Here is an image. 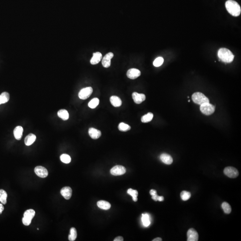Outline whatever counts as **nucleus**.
Segmentation results:
<instances>
[{"label":"nucleus","instance_id":"f257e3e1","mask_svg":"<svg viewBox=\"0 0 241 241\" xmlns=\"http://www.w3.org/2000/svg\"><path fill=\"white\" fill-rule=\"evenodd\" d=\"M226 7L228 12L234 17H237L241 14V7L236 1L228 0L226 2Z\"/></svg>","mask_w":241,"mask_h":241},{"label":"nucleus","instance_id":"f03ea898","mask_svg":"<svg viewBox=\"0 0 241 241\" xmlns=\"http://www.w3.org/2000/svg\"><path fill=\"white\" fill-rule=\"evenodd\" d=\"M218 55L221 60L226 63H231L234 57L232 52L226 48H220L218 51Z\"/></svg>","mask_w":241,"mask_h":241},{"label":"nucleus","instance_id":"7ed1b4c3","mask_svg":"<svg viewBox=\"0 0 241 241\" xmlns=\"http://www.w3.org/2000/svg\"><path fill=\"white\" fill-rule=\"evenodd\" d=\"M192 100L195 103L201 105L205 103H209L208 98L201 93L197 92L192 95Z\"/></svg>","mask_w":241,"mask_h":241},{"label":"nucleus","instance_id":"20e7f679","mask_svg":"<svg viewBox=\"0 0 241 241\" xmlns=\"http://www.w3.org/2000/svg\"><path fill=\"white\" fill-rule=\"evenodd\" d=\"M36 212L33 209H30L26 210L24 213L23 218V223L25 226H28L31 224L32 219L35 217Z\"/></svg>","mask_w":241,"mask_h":241},{"label":"nucleus","instance_id":"39448f33","mask_svg":"<svg viewBox=\"0 0 241 241\" xmlns=\"http://www.w3.org/2000/svg\"><path fill=\"white\" fill-rule=\"evenodd\" d=\"M215 106L209 103H205L200 106V110L201 112L206 115L212 114L215 111Z\"/></svg>","mask_w":241,"mask_h":241},{"label":"nucleus","instance_id":"423d86ee","mask_svg":"<svg viewBox=\"0 0 241 241\" xmlns=\"http://www.w3.org/2000/svg\"><path fill=\"white\" fill-rule=\"evenodd\" d=\"M93 92V89L92 87H87L81 90L78 96L80 99L82 100H86L91 96Z\"/></svg>","mask_w":241,"mask_h":241},{"label":"nucleus","instance_id":"0eeeda50","mask_svg":"<svg viewBox=\"0 0 241 241\" xmlns=\"http://www.w3.org/2000/svg\"><path fill=\"white\" fill-rule=\"evenodd\" d=\"M224 173L225 175L231 178L237 177L239 175L237 170L232 167H228L225 168L224 170Z\"/></svg>","mask_w":241,"mask_h":241},{"label":"nucleus","instance_id":"6e6552de","mask_svg":"<svg viewBox=\"0 0 241 241\" xmlns=\"http://www.w3.org/2000/svg\"><path fill=\"white\" fill-rule=\"evenodd\" d=\"M126 172V169L124 167L120 165H117L112 168L111 174L113 176H121Z\"/></svg>","mask_w":241,"mask_h":241},{"label":"nucleus","instance_id":"1a4fd4ad","mask_svg":"<svg viewBox=\"0 0 241 241\" xmlns=\"http://www.w3.org/2000/svg\"><path fill=\"white\" fill-rule=\"evenodd\" d=\"M35 172L38 176L43 178L46 177L48 175L47 170L42 166H37L35 168Z\"/></svg>","mask_w":241,"mask_h":241},{"label":"nucleus","instance_id":"9d476101","mask_svg":"<svg viewBox=\"0 0 241 241\" xmlns=\"http://www.w3.org/2000/svg\"><path fill=\"white\" fill-rule=\"evenodd\" d=\"M188 241H197L199 235L197 231L193 228L190 229L187 232Z\"/></svg>","mask_w":241,"mask_h":241},{"label":"nucleus","instance_id":"9b49d317","mask_svg":"<svg viewBox=\"0 0 241 241\" xmlns=\"http://www.w3.org/2000/svg\"><path fill=\"white\" fill-rule=\"evenodd\" d=\"M113 54L112 52L108 53L105 55L102 60V65L105 68H108L110 66L111 60L113 57Z\"/></svg>","mask_w":241,"mask_h":241},{"label":"nucleus","instance_id":"f8f14e48","mask_svg":"<svg viewBox=\"0 0 241 241\" xmlns=\"http://www.w3.org/2000/svg\"><path fill=\"white\" fill-rule=\"evenodd\" d=\"M126 75L128 78L134 80L141 75V72L139 70L136 68H131L127 71Z\"/></svg>","mask_w":241,"mask_h":241},{"label":"nucleus","instance_id":"ddd939ff","mask_svg":"<svg viewBox=\"0 0 241 241\" xmlns=\"http://www.w3.org/2000/svg\"><path fill=\"white\" fill-rule=\"evenodd\" d=\"M132 98L135 103L140 104L145 101L146 96L144 94H138L136 92H134L132 94Z\"/></svg>","mask_w":241,"mask_h":241},{"label":"nucleus","instance_id":"4468645a","mask_svg":"<svg viewBox=\"0 0 241 241\" xmlns=\"http://www.w3.org/2000/svg\"><path fill=\"white\" fill-rule=\"evenodd\" d=\"M72 189L70 187H65L61 189L60 193L65 199L69 200L72 196Z\"/></svg>","mask_w":241,"mask_h":241},{"label":"nucleus","instance_id":"2eb2a0df","mask_svg":"<svg viewBox=\"0 0 241 241\" xmlns=\"http://www.w3.org/2000/svg\"><path fill=\"white\" fill-rule=\"evenodd\" d=\"M89 134L90 137L94 139H99L102 135L101 131L94 128H89Z\"/></svg>","mask_w":241,"mask_h":241},{"label":"nucleus","instance_id":"dca6fc26","mask_svg":"<svg viewBox=\"0 0 241 241\" xmlns=\"http://www.w3.org/2000/svg\"><path fill=\"white\" fill-rule=\"evenodd\" d=\"M102 58V53L99 52L94 53L93 54V56L90 60V63L92 65H95L98 64L101 61Z\"/></svg>","mask_w":241,"mask_h":241},{"label":"nucleus","instance_id":"f3484780","mask_svg":"<svg viewBox=\"0 0 241 241\" xmlns=\"http://www.w3.org/2000/svg\"><path fill=\"white\" fill-rule=\"evenodd\" d=\"M161 160L166 164L170 165L173 162V159L169 155L166 153L162 154L160 156Z\"/></svg>","mask_w":241,"mask_h":241},{"label":"nucleus","instance_id":"a211bd4d","mask_svg":"<svg viewBox=\"0 0 241 241\" xmlns=\"http://www.w3.org/2000/svg\"><path fill=\"white\" fill-rule=\"evenodd\" d=\"M23 129L21 126H17L15 128L14 131V134L15 138L17 140H20L23 136Z\"/></svg>","mask_w":241,"mask_h":241},{"label":"nucleus","instance_id":"6ab92c4d","mask_svg":"<svg viewBox=\"0 0 241 241\" xmlns=\"http://www.w3.org/2000/svg\"><path fill=\"white\" fill-rule=\"evenodd\" d=\"M36 139V136L33 134H30L25 139L24 142L25 145L27 146L32 145Z\"/></svg>","mask_w":241,"mask_h":241},{"label":"nucleus","instance_id":"aec40b11","mask_svg":"<svg viewBox=\"0 0 241 241\" xmlns=\"http://www.w3.org/2000/svg\"><path fill=\"white\" fill-rule=\"evenodd\" d=\"M111 103L115 107H120L122 104V102L120 98L117 96H113L110 98Z\"/></svg>","mask_w":241,"mask_h":241},{"label":"nucleus","instance_id":"412c9836","mask_svg":"<svg viewBox=\"0 0 241 241\" xmlns=\"http://www.w3.org/2000/svg\"><path fill=\"white\" fill-rule=\"evenodd\" d=\"M97 205L99 208L104 210H108L111 208L110 204L105 200H102L98 201Z\"/></svg>","mask_w":241,"mask_h":241},{"label":"nucleus","instance_id":"4be33fe9","mask_svg":"<svg viewBox=\"0 0 241 241\" xmlns=\"http://www.w3.org/2000/svg\"><path fill=\"white\" fill-rule=\"evenodd\" d=\"M58 116L64 120H66L69 118V113L65 110H60L58 112Z\"/></svg>","mask_w":241,"mask_h":241},{"label":"nucleus","instance_id":"5701e85b","mask_svg":"<svg viewBox=\"0 0 241 241\" xmlns=\"http://www.w3.org/2000/svg\"><path fill=\"white\" fill-rule=\"evenodd\" d=\"M10 96L7 92H3L0 95V105L5 104L9 101Z\"/></svg>","mask_w":241,"mask_h":241},{"label":"nucleus","instance_id":"b1692460","mask_svg":"<svg viewBox=\"0 0 241 241\" xmlns=\"http://www.w3.org/2000/svg\"><path fill=\"white\" fill-rule=\"evenodd\" d=\"M142 224L144 226H148L150 224V216L149 214L147 213L142 214Z\"/></svg>","mask_w":241,"mask_h":241},{"label":"nucleus","instance_id":"393cba45","mask_svg":"<svg viewBox=\"0 0 241 241\" xmlns=\"http://www.w3.org/2000/svg\"><path fill=\"white\" fill-rule=\"evenodd\" d=\"M153 114L152 113H148L146 115L142 116L141 118V121L143 123H147L150 122L153 118Z\"/></svg>","mask_w":241,"mask_h":241},{"label":"nucleus","instance_id":"a878e982","mask_svg":"<svg viewBox=\"0 0 241 241\" xmlns=\"http://www.w3.org/2000/svg\"><path fill=\"white\" fill-rule=\"evenodd\" d=\"M7 194L5 190L0 189V202L4 205H6L7 203Z\"/></svg>","mask_w":241,"mask_h":241},{"label":"nucleus","instance_id":"bb28decb","mask_svg":"<svg viewBox=\"0 0 241 241\" xmlns=\"http://www.w3.org/2000/svg\"><path fill=\"white\" fill-rule=\"evenodd\" d=\"M70 234L68 236V239L70 241H74L77 237V234L75 228L74 227L71 228L70 229Z\"/></svg>","mask_w":241,"mask_h":241},{"label":"nucleus","instance_id":"cd10ccee","mask_svg":"<svg viewBox=\"0 0 241 241\" xmlns=\"http://www.w3.org/2000/svg\"><path fill=\"white\" fill-rule=\"evenodd\" d=\"M99 102H100V101L98 98H94L90 101L89 102L88 104V105H89V107L91 109H95L99 105Z\"/></svg>","mask_w":241,"mask_h":241},{"label":"nucleus","instance_id":"c85d7f7f","mask_svg":"<svg viewBox=\"0 0 241 241\" xmlns=\"http://www.w3.org/2000/svg\"><path fill=\"white\" fill-rule=\"evenodd\" d=\"M127 193L132 197L133 200L134 201H135V202L137 201V200H138L137 197H138V192L137 190L133 189H129L127 190Z\"/></svg>","mask_w":241,"mask_h":241},{"label":"nucleus","instance_id":"c756f323","mask_svg":"<svg viewBox=\"0 0 241 241\" xmlns=\"http://www.w3.org/2000/svg\"><path fill=\"white\" fill-rule=\"evenodd\" d=\"M131 127L128 124L121 123L119 124L118 129L120 131L123 132H126L131 130Z\"/></svg>","mask_w":241,"mask_h":241},{"label":"nucleus","instance_id":"7c9ffc66","mask_svg":"<svg viewBox=\"0 0 241 241\" xmlns=\"http://www.w3.org/2000/svg\"><path fill=\"white\" fill-rule=\"evenodd\" d=\"M222 208L224 210V212L227 214H229L231 212V208L230 205L227 202H223L221 205Z\"/></svg>","mask_w":241,"mask_h":241},{"label":"nucleus","instance_id":"2f4dec72","mask_svg":"<svg viewBox=\"0 0 241 241\" xmlns=\"http://www.w3.org/2000/svg\"><path fill=\"white\" fill-rule=\"evenodd\" d=\"M60 159L61 160L62 162L65 163H70L71 161V158L68 155L66 154H64L60 157Z\"/></svg>","mask_w":241,"mask_h":241},{"label":"nucleus","instance_id":"473e14b6","mask_svg":"<svg viewBox=\"0 0 241 241\" xmlns=\"http://www.w3.org/2000/svg\"><path fill=\"white\" fill-rule=\"evenodd\" d=\"M191 196V194L190 192L186 191H183L181 192V194H180V197H181L182 200L184 201L189 199Z\"/></svg>","mask_w":241,"mask_h":241},{"label":"nucleus","instance_id":"72a5a7b5","mask_svg":"<svg viewBox=\"0 0 241 241\" xmlns=\"http://www.w3.org/2000/svg\"><path fill=\"white\" fill-rule=\"evenodd\" d=\"M163 62H164V59L163 57H158L154 61V66L155 67H159L160 66L163 65Z\"/></svg>","mask_w":241,"mask_h":241},{"label":"nucleus","instance_id":"f704fd0d","mask_svg":"<svg viewBox=\"0 0 241 241\" xmlns=\"http://www.w3.org/2000/svg\"><path fill=\"white\" fill-rule=\"evenodd\" d=\"M124 240L122 236H118L116 237L115 239H114V241H123Z\"/></svg>","mask_w":241,"mask_h":241},{"label":"nucleus","instance_id":"c9c22d12","mask_svg":"<svg viewBox=\"0 0 241 241\" xmlns=\"http://www.w3.org/2000/svg\"><path fill=\"white\" fill-rule=\"evenodd\" d=\"M150 193L152 196H154V195L157 194V191L154 189L150 190Z\"/></svg>","mask_w":241,"mask_h":241},{"label":"nucleus","instance_id":"e433bc0d","mask_svg":"<svg viewBox=\"0 0 241 241\" xmlns=\"http://www.w3.org/2000/svg\"><path fill=\"white\" fill-rule=\"evenodd\" d=\"M4 209V207L2 204L0 203V214H1L2 213L3 210Z\"/></svg>","mask_w":241,"mask_h":241},{"label":"nucleus","instance_id":"4c0bfd02","mask_svg":"<svg viewBox=\"0 0 241 241\" xmlns=\"http://www.w3.org/2000/svg\"><path fill=\"white\" fill-rule=\"evenodd\" d=\"M159 196L157 195V194H156V195H154V196H152V199L155 201H157L158 200V198H159Z\"/></svg>","mask_w":241,"mask_h":241},{"label":"nucleus","instance_id":"58836bf2","mask_svg":"<svg viewBox=\"0 0 241 241\" xmlns=\"http://www.w3.org/2000/svg\"><path fill=\"white\" fill-rule=\"evenodd\" d=\"M163 200H164V197L163 196H159L158 200L160 201H162Z\"/></svg>","mask_w":241,"mask_h":241},{"label":"nucleus","instance_id":"ea45409f","mask_svg":"<svg viewBox=\"0 0 241 241\" xmlns=\"http://www.w3.org/2000/svg\"><path fill=\"white\" fill-rule=\"evenodd\" d=\"M153 241H162V239L160 237H157V238H155L154 239L152 240Z\"/></svg>","mask_w":241,"mask_h":241},{"label":"nucleus","instance_id":"a19ab883","mask_svg":"<svg viewBox=\"0 0 241 241\" xmlns=\"http://www.w3.org/2000/svg\"><path fill=\"white\" fill-rule=\"evenodd\" d=\"M190 102V100H188V102Z\"/></svg>","mask_w":241,"mask_h":241}]
</instances>
